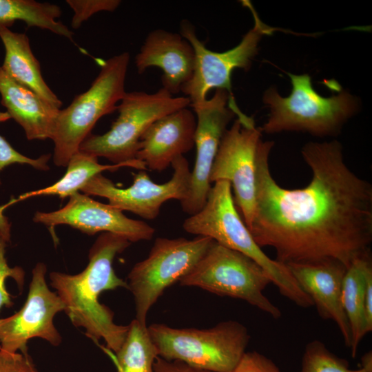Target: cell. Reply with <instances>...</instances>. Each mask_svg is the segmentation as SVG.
I'll use <instances>...</instances> for the list:
<instances>
[{
	"label": "cell",
	"instance_id": "1",
	"mask_svg": "<svg viewBox=\"0 0 372 372\" xmlns=\"http://www.w3.org/2000/svg\"><path fill=\"white\" fill-rule=\"evenodd\" d=\"M273 141L260 144L256 207L248 228L260 247L283 264L333 260L348 268L371 256L372 186L346 164L337 141L309 143L302 158L311 171L303 188L286 189L271 175Z\"/></svg>",
	"mask_w": 372,
	"mask_h": 372
},
{
	"label": "cell",
	"instance_id": "2",
	"mask_svg": "<svg viewBox=\"0 0 372 372\" xmlns=\"http://www.w3.org/2000/svg\"><path fill=\"white\" fill-rule=\"evenodd\" d=\"M125 238L105 232L100 235L89 252V262L79 273H50V285L64 304V311L76 327L85 329V334L98 343L103 339L106 348L114 353L127 336L129 324L114 322V313L99 297L107 290L128 289L127 282L115 273L112 263L115 256L130 245Z\"/></svg>",
	"mask_w": 372,
	"mask_h": 372
},
{
	"label": "cell",
	"instance_id": "3",
	"mask_svg": "<svg viewBox=\"0 0 372 372\" xmlns=\"http://www.w3.org/2000/svg\"><path fill=\"white\" fill-rule=\"evenodd\" d=\"M183 227L247 256L263 269L281 295L302 308L311 304L287 265L269 257L255 241L240 216L229 182L214 183L202 209L186 218Z\"/></svg>",
	"mask_w": 372,
	"mask_h": 372
},
{
	"label": "cell",
	"instance_id": "4",
	"mask_svg": "<svg viewBox=\"0 0 372 372\" xmlns=\"http://www.w3.org/2000/svg\"><path fill=\"white\" fill-rule=\"evenodd\" d=\"M291 92L281 96L275 87L265 92L264 103L269 108L262 131L272 134L301 131L316 136L336 134L358 109L357 99L347 91L323 97L313 88L308 74H289Z\"/></svg>",
	"mask_w": 372,
	"mask_h": 372
},
{
	"label": "cell",
	"instance_id": "5",
	"mask_svg": "<svg viewBox=\"0 0 372 372\" xmlns=\"http://www.w3.org/2000/svg\"><path fill=\"white\" fill-rule=\"evenodd\" d=\"M147 327L159 357L211 372H231L250 341L247 327L236 320L205 329H178L156 323Z\"/></svg>",
	"mask_w": 372,
	"mask_h": 372
},
{
	"label": "cell",
	"instance_id": "6",
	"mask_svg": "<svg viewBox=\"0 0 372 372\" xmlns=\"http://www.w3.org/2000/svg\"><path fill=\"white\" fill-rule=\"evenodd\" d=\"M129 62L127 52L105 61L90 88L76 96L66 108L60 110L52 138L56 166L66 167L99 119L117 110V103L126 93Z\"/></svg>",
	"mask_w": 372,
	"mask_h": 372
},
{
	"label": "cell",
	"instance_id": "7",
	"mask_svg": "<svg viewBox=\"0 0 372 372\" xmlns=\"http://www.w3.org/2000/svg\"><path fill=\"white\" fill-rule=\"evenodd\" d=\"M209 292L246 301L274 319L282 312L263 291L270 278L247 256L212 240L194 268L179 281Z\"/></svg>",
	"mask_w": 372,
	"mask_h": 372
},
{
	"label": "cell",
	"instance_id": "8",
	"mask_svg": "<svg viewBox=\"0 0 372 372\" xmlns=\"http://www.w3.org/2000/svg\"><path fill=\"white\" fill-rule=\"evenodd\" d=\"M190 105L186 96H174L161 87L154 93L126 92L117 106L118 116L109 131L90 134L79 150L118 164L136 159L141 136L160 118Z\"/></svg>",
	"mask_w": 372,
	"mask_h": 372
},
{
	"label": "cell",
	"instance_id": "9",
	"mask_svg": "<svg viewBox=\"0 0 372 372\" xmlns=\"http://www.w3.org/2000/svg\"><path fill=\"white\" fill-rule=\"evenodd\" d=\"M212 239L196 236L157 238L147 256L130 271L128 289L134 296L136 318L143 324L165 290L187 275L204 254Z\"/></svg>",
	"mask_w": 372,
	"mask_h": 372
},
{
	"label": "cell",
	"instance_id": "10",
	"mask_svg": "<svg viewBox=\"0 0 372 372\" xmlns=\"http://www.w3.org/2000/svg\"><path fill=\"white\" fill-rule=\"evenodd\" d=\"M251 10L254 25L234 48L223 52L211 51L198 38L194 26L187 20L180 24V34L194 48L195 67L191 79L181 91L190 101V105L207 99V94L213 88L222 89L231 93V76L236 68L248 70L258 51V44L263 36L271 34L276 28L265 24L259 18L251 3L243 1Z\"/></svg>",
	"mask_w": 372,
	"mask_h": 372
},
{
	"label": "cell",
	"instance_id": "11",
	"mask_svg": "<svg viewBox=\"0 0 372 372\" xmlns=\"http://www.w3.org/2000/svg\"><path fill=\"white\" fill-rule=\"evenodd\" d=\"M237 117L221 138L209 182L230 183L236 207L249 228L256 207V158L262 141V130L245 114Z\"/></svg>",
	"mask_w": 372,
	"mask_h": 372
},
{
	"label": "cell",
	"instance_id": "12",
	"mask_svg": "<svg viewBox=\"0 0 372 372\" xmlns=\"http://www.w3.org/2000/svg\"><path fill=\"white\" fill-rule=\"evenodd\" d=\"M190 106L196 118V159L189 192L180 204L183 210L191 216L200 211L206 202L211 188L210 172L221 138L228 124L240 110L231 93L222 89L216 90L210 99Z\"/></svg>",
	"mask_w": 372,
	"mask_h": 372
},
{
	"label": "cell",
	"instance_id": "13",
	"mask_svg": "<svg viewBox=\"0 0 372 372\" xmlns=\"http://www.w3.org/2000/svg\"><path fill=\"white\" fill-rule=\"evenodd\" d=\"M171 165L172 177L162 184L154 183L141 170L134 174L131 186L122 189L101 173L92 177L81 191L88 196L105 198L110 205L122 211H130L145 219L153 220L159 215L164 203L171 199L181 202L189 189L191 171L187 160L180 156Z\"/></svg>",
	"mask_w": 372,
	"mask_h": 372
},
{
	"label": "cell",
	"instance_id": "14",
	"mask_svg": "<svg viewBox=\"0 0 372 372\" xmlns=\"http://www.w3.org/2000/svg\"><path fill=\"white\" fill-rule=\"evenodd\" d=\"M46 265L39 262L32 270L27 299L14 315L0 319V349L9 353H25L27 343L42 338L57 347L62 338L54 324L56 313L64 311V304L45 282Z\"/></svg>",
	"mask_w": 372,
	"mask_h": 372
},
{
	"label": "cell",
	"instance_id": "15",
	"mask_svg": "<svg viewBox=\"0 0 372 372\" xmlns=\"http://www.w3.org/2000/svg\"><path fill=\"white\" fill-rule=\"evenodd\" d=\"M33 220L49 227L67 225L87 235L103 231L121 236L130 242L150 240L155 229L144 221L129 218L110 204H103L79 192L68 203L52 212L37 211Z\"/></svg>",
	"mask_w": 372,
	"mask_h": 372
},
{
	"label": "cell",
	"instance_id": "16",
	"mask_svg": "<svg viewBox=\"0 0 372 372\" xmlns=\"http://www.w3.org/2000/svg\"><path fill=\"white\" fill-rule=\"evenodd\" d=\"M285 265L302 291L311 298L318 315L336 324L346 347L350 348L351 330L342 300L346 267L333 260Z\"/></svg>",
	"mask_w": 372,
	"mask_h": 372
},
{
	"label": "cell",
	"instance_id": "17",
	"mask_svg": "<svg viewBox=\"0 0 372 372\" xmlns=\"http://www.w3.org/2000/svg\"><path fill=\"white\" fill-rule=\"evenodd\" d=\"M135 65L141 74L150 67L163 71V88L174 95L192 78L195 53L189 41L180 33L157 29L147 36L135 57Z\"/></svg>",
	"mask_w": 372,
	"mask_h": 372
},
{
	"label": "cell",
	"instance_id": "18",
	"mask_svg": "<svg viewBox=\"0 0 372 372\" xmlns=\"http://www.w3.org/2000/svg\"><path fill=\"white\" fill-rule=\"evenodd\" d=\"M187 107L160 118L141 136L136 158L147 169L163 171L194 147L196 118Z\"/></svg>",
	"mask_w": 372,
	"mask_h": 372
},
{
	"label": "cell",
	"instance_id": "19",
	"mask_svg": "<svg viewBox=\"0 0 372 372\" xmlns=\"http://www.w3.org/2000/svg\"><path fill=\"white\" fill-rule=\"evenodd\" d=\"M1 104L8 118L16 121L28 140L52 139L61 109L18 83L0 67Z\"/></svg>",
	"mask_w": 372,
	"mask_h": 372
},
{
	"label": "cell",
	"instance_id": "20",
	"mask_svg": "<svg viewBox=\"0 0 372 372\" xmlns=\"http://www.w3.org/2000/svg\"><path fill=\"white\" fill-rule=\"evenodd\" d=\"M0 38L6 55L1 68L14 81L34 92L41 99L60 109L61 101L45 82L40 64L34 56L28 37L0 27Z\"/></svg>",
	"mask_w": 372,
	"mask_h": 372
},
{
	"label": "cell",
	"instance_id": "21",
	"mask_svg": "<svg viewBox=\"0 0 372 372\" xmlns=\"http://www.w3.org/2000/svg\"><path fill=\"white\" fill-rule=\"evenodd\" d=\"M67 167L64 176L54 184L25 193L10 203V205L14 202L39 196L56 195L62 199L70 197L81 190L92 177L104 171L114 172L124 167L141 170L147 169L145 163L136 158L118 164L101 165L98 161V157L79 150L72 156Z\"/></svg>",
	"mask_w": 372,
	"mask_h": 372
},
{
	"label": "cell",
	"instance_id": "22",
	"mask_svg": "<svg viewBox=\"0 0 372 372\" xmlns=\"http://www.w3.org/2000/svg\"><path fill=\"white\" fill-rule=\"evenodd\" d=\"M371 256L355 260L347 268L342 281V300L351 335V353L355 358L359 344L368 333L364 310V286Z\"/></svg>",
	"mask_w": 372,
	"mask_h": 372
},
{
	"label": "cell",
	"instance_id": "23",
	"mask_svg": "<svg viewBox=\"0 0 372 372\" xmlns=\"http://www.w3.org/2000/svg\"><path fill=\"white\" fill-rule=\"evenodd\" d=\"M60 8L50 3L32 0H0V27L12 25L16 21H24L28 27L48 30L72 40L73 32L56 20Z\"/></svg>",
	"mask_w": 372,
	"mask_h": 372
},
{
	"label": "cell",
	"instance_id": "24",
	"mask_svg": "<svg viewBox=\"0 0 372 372\" xmlns=\"http://www.w3.org/2000/svg\"><path fill=\"white\" fill-rule=\"evenodd\" d=\"M158 357L147 325L133 320L124 342L115 353L116 372H154Z\"/></svg>",
	"mask_w": 372,
	"mask_h": 372
},
{
	"label": "cell",
	"instance_id": "25",
	"mask_svg": "<svg viewBox=\"0 0 372 372\" xmlns=\"http://www.w3.org/2000/svg\"><path fill=\"white\" fill-rule=\"evenodd\" d=\"M300 372H372V353L368 351L362 357L360 368L351 369L322 341L314 340L305 347Z\"/></svg>",
	"mask_w": 372,
	"mask_h": 372
},
{
	"label": "cell",
	"instance_id": "26",
	"mask_svg": "<svg viewBox=\"0 0 372 372\" xmlns=\"http://www.w3.org/2000/svg\"><path fill=\"white\" fill-rule=\"evenodd\" d=\"M66 2L74 11L71 25L74 29L93 14L101 11L112 12L121 4L119 0H68Z\"/></svg>",
	"mask_w": 372,
	"mask_h": 372
},
{
	"label": "cell",
	"instance_id": "27",
	"mask_svg": "<svg viewBox=\"0 0 372 372\" xmlns=\"http://www.w3.org/2000/svg\"><path fill=\"white\" fill-rule=\"evenodd\" d=\"M50 154H44L38 158H30L15 150L9 143L0 136V171L5 167L14 164H27L39 170H48Z\"/></svg>",
	"mask_w": 372,
	"mask_h": 372
},
{
	"label": "cell",
	"instance_id": "28",
	"mask_svg": "<svg viewBox=\"0 0 372 372\" xmlns=\"http://www.w3.org/2000/svg\"><path fill=\"white\" fill-rule=\"evenodd\" d=\"M6 241L0 236V309L3 306H12L11 296L7 291L5 285L6 279L8 277L14 278L19 288L21 289L24 282V272L19 267L10 268L5 258Z\"/></svg>",
	"mask_w": 372,
	"mask_h": 372
},
{
	"label": "cell",
	"instance_id": "29",
	"mask_svg": "<svg viewBox=\"0 0 372 372\" xmlns=\"http://www.w3.org/2000/svg\"><path fill=\"white\" fill-rule=\"evenodd\" d=\"M231 372H282L269 358L257 351H246Z\"/></svg>",
	"mask_w": 372,
	"mask_h": 372
},
{
	"label": "cell",
	"instance_id": "30",
	"mask_svg": "<svg viewBox=\"0 0 372 372\" xmlns=\"http://www.w3.org/2000/svg\"><path fill=\"white\" fill-rule=\"evenodd\" d=\"M0 372H39L28 352L9 353L0 349Z\"/></svg>",
	"mask_w": 372,
	"mask_h": 372
},
{
	"label": "cell",
	"instance_id": "31",
	"mask_svg": "<svg viewBox=\"0 0 372 372\" xmlns=\"http://www.w3.org/2000/svg\"><path fill=\"white\" fill-rule=\"evenodd\" d=\"M154 372H211L189 366L177 360H167L158 357L154 363Z\"/></svg>",
	"mask_w": 372,
	"mask_h": 372
},
{
	"label": "cell",
	"instance_id": "32",
	"mask_svg": "<svg viewBox=\"0 0 372 372\" xmlns=\"http://www.w3.org/2000/svg\"><path fill=\"white\" fill-rule=\"evenodd\" d=\"M364 310L368 333L372 331V267L366 272L364 286Z\"/></svg>",
	"mask_w": 372,
	"mask_h": 372
}]
</instances>
